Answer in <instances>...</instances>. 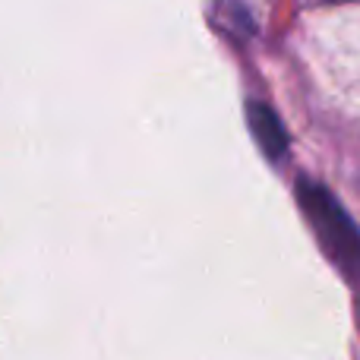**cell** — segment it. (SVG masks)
Returning <instances> with one entry per match:
<instances>
[{"label":"cell","instance_id":"obj_1","mask_svg":"<svg viewBox=\"0 0 360 360\" xmlns=\"http://www.w3.org/2000/svg\"><path fill=\"white\" fill-rule=\"evenodd\" d=\"M297 199L323 243L326 256L348 278H360V231L348 218V212L338 205V199L319 184H307V180L297 184Z\"/></svg>","mask_w":360,"mask_h":360},{"label":"cell","instance_id":"obj_2","mask_svg":"<svg viewBox=\"0 0 360 360\" xmlns=\"http://www.w3.org/2000/svg\"><path fill=\"white\" fill-rule=\"evenodd\" d=\"M247 120H250V130H253L256 143L262 146V152H266L272 162H278L288 149V136H285V130H281L278 117L272 114V108H266L262 101H250Z\"/></svg>","mask_w":360,"mask_h":360}]
</instances>
